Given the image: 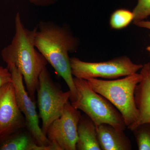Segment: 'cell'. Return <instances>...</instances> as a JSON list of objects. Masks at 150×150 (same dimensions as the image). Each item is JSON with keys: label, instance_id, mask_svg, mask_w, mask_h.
<instances>
[{"label": "cell", "instance_id": "cell-9", "mask_svg": "<svg viewBox=\"0 0 150 150\" xmlns=\"http://www.w3.org/2000/svg\"><path fill=\"white\" fill-rule=\"evenodd\" d=\"M26 127L24 116L18 105L12 83L0 88V142Z\"/></svg>", "mask_w": 150, "mask_h": 150}, {"label": "cell", "instance_id": "cell-19", "mask_svg": "<svg viewBox=\"0 0 150 150\" xmlns=\"http://www.w3.org/2000/svg\"><path fill=\"white\" fill-rule=\"evenodd\" d=\"M134 24L139 27L150 30V21L142 20L134 21Z\"/></svg>", "mask_w": 150, "mask_h": 150}, {"label": "cell", "instance_id": "cell-14", "mask_svg": "<svg viewBox=\"0 0 150 150\" xmlns=\"http://www.w3.org/2000/svg\"><path fill=\"white\" fill-rule=\"evenodd\" d=\"M134 14L133 11L126 9L121 8L114 11L110 19L111 28L120 30L125 28L134 21Z\"/></svg>", "mask_w": 150, "mask_h": 150}, {"label": "cell", "instance_id": "cell-5", "mask_svg": "<svg viewBox=\"0 0 150 150\" xmlns=\"http://www.w3.org/2000/svg\"><path fill=\"white\" fill-rule=\"evenodd\" d=\"M36 91L39 117L42 120L41 128L46 136L48 127L62 115L71 93L69 90L63 91L56 85L46 67L39 76Z\"/></svg>", "mask_w": 150, "mask_h": 150}, {"label": "cell", "instance_id": "cell-7", "mask_svg": "<svg viewBox=\"0 0 150 150\" xmlns=\"http://www.w3.org/2000/svg\"><path fill=\"white\" fill-rule=\"evenodd\" d=\"M7 68L11 74L16 99L25 119L26 128L38 145L42 146H51L52 144L39 126L35 103L26 91L22 76L14 65H7Z\"/></svg>", "mask_w": 150, "mask_h": 150}, {"label": "cell", "instance_id": "cell-12", "mask_svg": "<svg viewBox=\"0 0 150 150\" xmlns=\"http://www.w3.org/2000/svg\"><path fill=\"white\" fill-rule=\"evenodd\" d=\"M76 150H101L96 126L86 114L81 115L78 124Z\"/></svg>", "mask_w": 150, "mask_h": 150}, {"label": "cell", "instance_id": "cell-1", "mask_svg": "<svg viewBox=\"0 0 150 150\" xmlns=\"http://www.w3.org/2000/svg\"><path fill=\"white\" fill-rule=\"evenodd\" d=\"M36 27L35 48L57 74L64 79L71 93L70 101L74 102L77 98V93L69 54L76 51L79 40L73 35L67 25L61 26L50 21H40Z\"/></svg>", "mask_w": 150, "mask_h": 150}, {"label": "cell", "instance_id": "cell-16", "mask_svg": "<svg viewBox=\"0 0 150 150\" xmlns=\"http://www.w3.org/2000/svg\"><path fill=\"white\" fill-rule=\"evenodd\" d=\"M134 21L144 20L150 16V0H138L133 11Z\"/></svg>", "mask_w": 150, "mask_h": 150}, {"label": "cell", "instance_id": "cell-15", "mask_svg": "<svg viewBox=\"0 0 150 150\" xmlns=\"http://www.w3.org/2000/svg\"><path fill=\"white\" fill-rule=\"evenodd\" d=\"M139 150H150V123H142L133 130Z\"/></svg>", "mask_w": 150, "mask_h": 150}, {"label": "cell", "instance_id": "cell-11", "mask_svg": "<svg viewBox=\"0 0 150 150\" xmlns=\"http://www.w3.org/2000/svg\"><path fill=\"white\" fill-rule=\"evenodd\" d=\"M98 137L101 150H131L132 144L123 130L110 124L96 126Z\"/></svg>", "mask_w": 150, "mask_h": 150}, {"label": "cell", "instance_id": "cell-20", "mask_svg": "<svg viewBox=\"0 0 150 150\" xmlns=\"http://www.w3.org/2000/svg\"><path fill=\"white\" fill-rule=\"evenodd\" d=\"M146 49L148 51H149L150 53V46H148V47H147Z\"/></svg>", "mask_w": 150, "mask_h": 150}, {"label": "cell", "instance_id": "cell-8", "mask_svg": "<svg viewBox=\"0 0 150 150\" xmlns=\"http://www.w3.org/2000/svg\"><path fill=\"white\" fill-rule=\"evenodd\" d=\"M80 111L69 101L62 115L48 127L46 136L57 150H76Z\"/></svg>", "mask_w": 150, "mask_h": 150}, {"label": "cell", "instance_id": "cell-13", "mask_svg": "<svg viewBox=\"0 0 150 150\" xmlns=\"http://www.w3.org/2000/svg\"><path fill=\"white\" fill-rule=\"evenodd\" d=\"M1 150H57L53 145L42 146L36 144L32 136L18 132L2 142Z\"/></svg>", "mask_w": 150, "mask_h": 150}, {"label": "cell", "instance_id": "cell-4", "mask_svg": "<svg viewBox=\"0 0 150 150\" xmlns=\"http://www.w3.org/2000/svg\"><path fill=\"white\" fill-rule=\"evenodd\" d=\"M74 81L77 98L71 103L75 108L83 111L96 126L106 123L117 129H126L122 114L109 100L95 91L86 80L74 77Z\"/></svg>", "mask_w": 150, "mask_h": 150}, {"label": "cell", "instance_id": "cell-6", "mask_svg": "<svg viewBox=\"0 0 150 150\" xmlns=\"http://www.w3.org/2000/svg\"><path fill=\"white\" fill-rule=\"evenodd\" d=\"M70 61L73 76L86 80L98 78L114 79L137 73L143 67L134 64L126 56L100 62H83L75 57Z\"/></svg>", "mask_w": 150, "mask_h": 150}, {"label": "cell", "instance_id": "cell-10", "mask_svg": "<svg viewBox=\"0 0 150 150\" xmlns=\"http://www.w3.org/2000/svg\"><path fill=\"white\" fill-rule=\"evenodd\" d=\"M141 70L142 79L135 91V102L139 111V118L130 129L131 131L142 123H150V63L143 65Z\"/></svg>", "mask_w": 150, "mask_h": 150}, {"label": "cell", "instance_id": "cell-2", "mask_svg": "<svg viewBox=\"0 0 150 150\" xmlns=\"http://www.w3.org/2000/svg\"><path fill=\"white\" fill-rule=\"evenodd\" d=\"M15 33L10 45L3 48L2 58L7 65L13 64L21 74L29 96L34 101L41 72L48 62L35 46L37 27L29 30L22 22L20 14L15 18Z\"/></svg>", "mask_w": 150, "mask_h": 150}, {"label": "cell", "instance_id": "cell-17", "mask_svg": "<svg viewBox=\"0 0 150 150\" xmlns=\"http://www.w3.org/2000/svg\"><path fill=\"white\" fill-rule=\"evenodd\" d=\"M12 82V75L8 68L0 66V88L5 85Z\"/></svg>", "mask_w": 150, "mask_h": 150}, {"label": "cell", "instance_id": "cell-3", "mask_svg": "<svg viewBox=\"0 0 150 150\" xmlns=\"http://www.w3.org/2000/svg\"><path fill=\"white\" fill-rule=\"evenodd\" d=\"M142 79V75L137 73L113 80L91 79L86 81L95 91L104 97L120 111L126 126L130 129L139 118L135 91Z\"/></svg>", "mask_w": 150, "mask_h": 150}, {"label": "cell", "instance_id": "cell-18", "mask_svg": "<svg viewBox=\"0 0 150 150\" xmlns=\"http://www.w3.org/2000/svg\"><path fill=\"white\" fill-rule=\"evenodd\" d=\"M34 5L40 7L49 6L53 5L59 0H28Z\"/></svg>", "mask_w": 150, "mask_h": 150}]
</instances>
